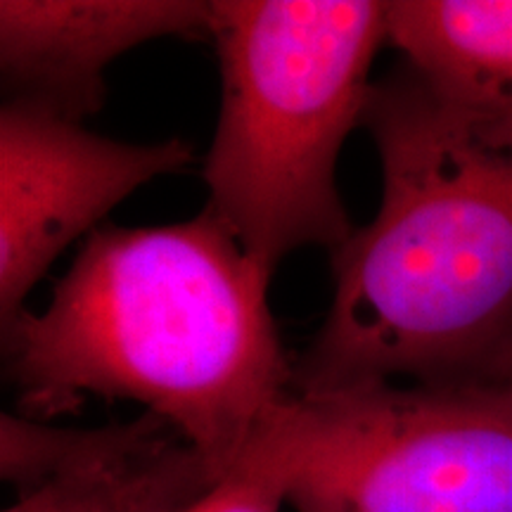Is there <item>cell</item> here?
<instances>
[{
	"mask_svg": "<svg viewBox=\"0 0 512 512\" xmlns=\"http://www.w3.org/2000/svg\"><path fill=\"white\" fill-rule=\"evenodd\" d=\"M363 126L382 202L330 252L332 302L294 392L489 380L512 339V117L403 62Z\"/></svg>",
	"mask_w": 512,
	"mask_h": 512,
	"instance_id": "6da1fadb",
	"label": "cell"
},
{
	"mask_svg": "<svg viewBox=\"0 0 512 512\" xmlns=\"http://www.w3.org/2000/svg\"><path fill=\"white\" fill-rule=\"evenodd\" d=\"M271 278L207 207L98 228L46 309L3 330L5 375L27 418L86 396L143 403L223 477L294 394Z\"/></svg>",
	"mask_w": 512,
	"mask_h": 512,
	"instance_id": "7a4b0ae2",
	"label": "cell"
},
{
	"mask_svg": "<svg viewBox=\"0 0 512 512\" xmlns=\"http://www.w3.org/2000/svg\"><path fill=\"white\" fill-rule=\"evenodd\" d=\"M387 8L211 3L221 102L202 169L207 209L266 271L297 249L332 252L356 230L337 190V159L366 117L370 69L389 43Z\"/></svg>",
	"mask_w": 512,
	"mask_h": 512,
	"instance_id": "3957f363",
	"label": "cell"
},
{
	"mask_svg": "<svg viewBox=\"0 0 512 512\" xmlns=\"http://www.w3.org/2000/svg\"><path fill=\"white\" fill-rule=\"evenodd\" d=\"M275 425L299 512H512V392L501 382L294 392Z\"/></svg>",
	"mask_w": 512,
	"mask_h": 512,
	"instance_id": "277c9868",
	"label": "cell"
},
{
	"mask_svg": "<svg viewBox=\"0 0 512 512\" xmlns=\"http://www.w3.org/2000/svg\"><path fill=\"white\" fill-rule=\"evenodd\" d=\"M192 162L181 138L124 143L31 102L0 107V330L81 235L126 197Z\"/></svg>",
	"mask_w": 512,
	"mask_h": 512,
	"instance_id": "5b68a950",
	"label": "cell"
},
{
	"mask_svg": "<svg viewBox=\"0 0 512 512\" xmlns=\"http://www.w3.org/2000/svg\"><path fill=\"white\" fill-rule=\"evenodd\" d=\"M0 470L17 501L5 512H183L219 475L169 422L62 430L3 413Z\"/></svg>",
	"mask_w": 512,
	"mask_h": 512,
	"instance_id": "8992f818",
	"label": "cell"
},
{
	"mask_svg": "<svg viewBox=\"0 0 512 512\" xmlns=\"http://www.w3.org/2000/svg\"><path fill=\"white\" fill-rule=\"evenodd\" d=\"M211 36L200 0H3L0 74L8 98L83 121L105 105V74L157 38Z\"/></svg>",
	"mask_w": 512,
	"mask_h": 512,
	"instance_id": "52a82bcc",
	"label": "cell"
},
{
	"mask_svg": "<svg viewBox=\"0 0 512 512\" xmlns=\"http://www.w3.org/2000/svg\"><path fill=\"white\" fill-rule=\"evenodd\" d=\"M387 29L422 76L512 117V0H396Z\"/></svg>",
	"mask_w": 512,
	"mask_h": 512,
	"instance_id": "ba28073f",
	"label": "cell"
},
{
	"mask_svg": "<svg viewBox=\"0 0 512 512\" xmlns=\"http://www.w3.org/2000/svg\"><path fill=\"white\" fill-rule=\"evenodd\" d=\"M278 413V411H275ZM275 413L242 458L183 512H278L287 501V458Z\"/></svg>",
	"mask_w": 512,
	"mask_h": 512,
	"instance_id": "9c48e42d",
	"label": "cell"
},
{
	"mask_svg": "<svg viewBox=\"0 0 512 512\" xmlns=\"http://www.w3.org/2000/svg\"><path fill=\"white\" fill-rule=\"evenodd\" d=\"M489 380L505 384V387H508L512 392V339H510L508 347H505L501 358L496 361V366H494V370H491Z\"/></svg>",
	"mask_w": 512,
	"mask_h": 512,
	"instance_id": "30bf717a",
	"label": "cell"
}]
</instances>
